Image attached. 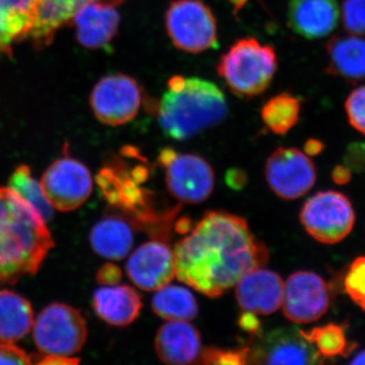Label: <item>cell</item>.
<instances>
[{
    "instance_id": "cell-19",
    "label": "cell",
    "mask_w": 365,
    "mask_h": 365,
    "mask_svg": "<svg viewBox=\"0 0 365 365\" xmlns=\"http://www.w3.org/2000/svg\"><path fill=\"white\" fill-rule=\"evenodd\" d=\"M93 307L98 318L111 326L130 325L143 309L141 297L127 285H113L96 290Z\"/></svg>"
},
{
    "instance_id": "cell-43",
    "label": "cell",
    "mask_w": 365,
    "mask_h": 365,
    "mask_svg": "<svg viewBox=\"0 0 365 365\" xmlns=\"http://www.w3.org/2000/svg\"><path fill=\"white\" fill-rule=\"evenodd\" d=\"M190 227H191V222H190V220H186V218H182L177 225V230L180 234H187Z\"/></svg>"
},
{
    "instance_id": "cell-40",
    "label": "cell",
    "mask_w": 365,
    "mask_h": 365,
    "mask_svg": "<svg viewBox=\"0 0 365 365\" xmlns=\"http://www.w3.org/2000/svg\"><path fill=\"white\" fill-rule=\"evenodd\" d=\"M323 150L324 144L321 141L317 140V139H311V140L307 141L306 145H304L306 155H319Z\"/></svg>"
},
{
    "instance_id": "cell-22",
    "label": "cell",
    "mask_w": 365,
    "mask_h": 365,
    "mask_svg": "<svg viewBox=\"0 0 365 365\" xmlns=\"http://www.w3.org/2000/svg\"><path fill=\"white\" fill-rule=\"evenodd\" d=\"M37 4L38 0H0V57L11 55L14 43L28 38Z\"/></svg>"
},
{
    "instance_id": "cell-5",
    "label": "cell",
    "mask_w": 365,
    "mask_h": 365,
    "mask_svg": "<svg viewBox=\"0 0 365 365\" xmlns=\"http://www.w3.org/2000/svg\"><path fill=\"white\" fill-rule=\"evenodd\" d=\"M33 337L42 354L71 357L85 346L88 327L78 309L54 302L34 319Z\"/></svg>"
},
{
    "instance_id": "cell-42",
    "label": "cell",
    "mask_w": 365,
    "mask_h": 365,
    "mask_svg": "<svg viewBox=\"0 0 365 365\" xmlns=\"http://www.w3.org/2000/svg\"><path fill=\"white\" fill-rule=\"evenodd\" d=\"M79 4H86V2H98V4H109V6H118L124 1V0H76Z\"/></svg>"
},
{
    "instance_id": "cell-39",
    "label": "cell",
    "mask_w": 365,
    "mask_h": 365,
    "mask_svg": "<svg viewBox=\"0 0 365 365\" xmlns=\"http://www.w3.org/2000/svg\"><path fill=\"white\" fill-rule=\"evenodd\" d=\"M352 170L347 165H337L332 172L333 181L338 185H345L350 182Z\"/></svg>"
},
{
    "instance_id": "cell-20",
    "label": "cell",
    "mask_w": 365,
    "mask_h": 365,
    "mask_svg": "<svg viewBox=\"0 0 365 365\" xmlns=\"http://www.w3.org/2000/svg\"><path fill=\"white\" fill-rule=\"evenodd\" d=\"M327 71L347 81L365 78V38L364 36L338 35L327 45Z\"/></svg>"
},
{
    "instance_id": "cell-15",
    "label": "cell",
    "mask_w": 365,
    "mask_h": 365,
    "mask_svg": "<svg viewBox=\"0 0 365 365\" xmlns=\"http://www.w3.org/2000/svg\"><path fill=\"white\" fill-rule=\"evenodd\" d=\"M235 285V297L244 311L267 316L282 306L284 282L279 274L273 271L253 269Z\"/></svg>"
},
{
    "instance_id": "cell-11",
    "label": "cell",
    "mask_w": 365,
    "mask_h": 365,
    "mask_svg": "<svg viewBox=\"0 0 365 365\" xmlns=\"http://www.w3.org/2000/svg\"><path fill=\"white\" fill-rule=\"evenodd\" d=\"M283 312L289 321L299 324L318 321L330 307L326 281L311 271H297L284 283Z\"/></svg>"
},
{
    "instance_id": "cell-36",
    "label": "cell",
    "mask_w": 365,
    "mask_h": 365,
    "mask_svg": "<svg viewBox=\"0 0 365 365\" xmlns=\"http://www.w3.org/2000/svg\"><path fill=\"white\" fill-rule=\"evenodd\" d=\"M32 359V364H45V365H67V364H76L81 360L78 359H72V357L61 356V355L55 354H42L40 355H31Z\"/></svg>"
},
{
    "instance_id": "cell-12",
    "label": "cell",
    "mask_w": 365,
    "mask_h": 365,
    "mask_svg": "<svg viewBox=\"0 0 365 365\" xmlns=\"http://www.w3.org/2000/svg\"><path fill=\"white\" fill-rule=\"evenodd\" d=\"M165 169L168 191L180 202L199 204L212 193L215 172L203 158L192 153H177Z\"/></svg>"
},
{
    "instance_id": "cell-17",
    "label": "cell",
    "mask_w": 365,
    "mask_h": 365,
    "mask_svg": "<svg viewBox=\"0 0 365 365\" xmlns=\"http://www.w3.org/2000/svg\"><path fill=\"white\" fill-rule=\"evenodd\" d=\"M337 0H290L288 24L306 39H322L337 28L339 21Z\"/></svg>"
},
{
    "instance_id": "cell-7",
    "label": "cell",
    "mask_w": 365,
    "mask_h": 365,
    "mask_svg": "<svg viewBox=\"0 0 365 365\" xmlns=\"http://www.w3.org/2000/svg\"><path fill=\"white\" fill-rule=\"evenodd\" d=\"M300 222L316 241L337 244L354 227L355 212L351 201L337 191H322L311 197L300 211Z\"/></svg>"
},
{
    "instance_id": "cell-8",
    "label": "cell",
    "mask_w": 365,
    "mask_h": 365,
    "mask_svg": "<svg viewBox=\"0 0 365 365\" xmlns=\"http://www.w3.org/2000/svg\"><path fill=\"white\" fill-rule=\"evenodd\" d=\"M40 184L48 202L61 212L81 207L93 189L91 170L85 163L69 155L53 162L43 174Z\"/></svg>"
},
{
    "instance_id": "cell-25",
    "label": "cell",
    "mask_w": 365,
    "mask_h": 365,
    "mask_svg": "<svg viewBox=\"0 0 365 365\" xmlns=\"http://www.w3.org/2000/svg\"><path fill=\"white\" fill-rule=\"evenodd\" d=\"M151 307L153 313L167 321H191L199 311L195 297L189 289L170 283L157 290Z\"/></svg>"
},
{
    "instance_id": "cell-31",
    "label": "cell",
    "mask_w": 365,
    "mask_h": 365,
    "mask_svg": "<svg viewBox=\"0 0 365 365\" xmlns=\"http://www.w3.org/2000/svg\"><path fill=\"white\" fill-rule=\"evenodd\" d=\"M342 23L348 33L365 36V0H344Z\"/></svg>"
},
{
    "instance_id": "cell-35",
    "label": "cell",
    "mask_w": 365,
    "mask_h": 365,
    "mask_svg": "<svg viewBox=\"0 0 365 365\" xmlns=\"http://www.w3.org/2000/svg\"><path fill=\"white\" fill-rule=\"evenodd\" d=\"M122 279V270L113 263H107L98 269L97 281L105 287L119 284Z\"/></svg>"
},
{
    "instance_id": "cell-32",
    "label": "cell",
    "mask_w": 365,
    "mask_h": 365,
    "mask_svg": "<svg viewBox=\"0 0 365 365\" xmlns=\"http://www.w3.org/2000/svg\"><path fill=\"white\" fill-rule=\"evenodd\" d=\"M345 111L349 124L365 135V86L350 93L345 102Z\"/></svg>"
},
{
    "instance_id": "cell-41",
    "label": "cell",
    "mask_w": 365,
    "mask_h": 365,
    "mask_svg": "<svg viewBox=\"0 0 365 365\" xmlns=\"http://www.w3.org/2000/svg\"><path fill=\"white\" fill-rule=\"evenodd\" d=\"M177 153V151L173 150V148H165V150L160 151V155H158V163L165 168L174 160Z\"/></svg>"
},
{
    "instance_id": "cell-29",
    "label": "cell",
    "mask_w": 365,
    "mask_h": 365,
    "mask_svg": "<svg viewBox=\"0 0 365 365\" xmlns=\"http://www.w3.org/2000/svg\"><path fill=\"white\" fill-rule=\"evenodd\" d=\"M346 294L365 312V256L352 262L344 278Z\"/></svg>"
},
{
    "instance_id": "cell-38",
    "label": "cell",
    "mask_w": 365,
    "mask_h": 365,
    "mask_svg": "<svg viewBox=\"0 0 365 365\" xmlns=\"http://www.w3.org/2000/svg\"><path fill=\"white\" fill-rule=\"evenodd\" d=\"M247 182V176L241 170H232L227 174V184L234 189H241Z\"/></svg>"
},
{
    "instance_id": "cell-33",
    "label": "cell",
    "mask_w": 365,
    "mask_h": 365,
    "mask_svg": "<svg viewBox=\"0 0 365 365\" xmlns=\"http://www.w3.org/2000/svg\"><path fill=\"white\" fill-rule=\"evenodd\" d=\"M0 364H32V359L14 343L0 342Z\"/></svg>"
},
{
    "instance_id": "cell-16",
    "label": "cell",
    "mask_w": 365,
    "mask_h": 365,
    "mask_svg": "<svg viewBox=\"0 0 365 365\" xmlns=\"http://www.w3.org/2000/svg\"><path fill=\"white\" fill-rule=\"evenodd\" d=\"M71 23L79 44L86 49H104L117 36L120 14L116 6L86 2L78 7Z\"/></svg>"
},
{
    "instance_id": "cell-10",
    "label": "cell",
    "mask_w": 365,
    "mask_h": 365,
    "mask_svg": "<svg viewBox=\"0 0 365 365\" xmlns=\"http://www.w3.org/2000/svg\"><path fill=\"white\" fill-rule=\"evenodd\" d=\"M265 177L276 195L294 200L313 188L317 170L306 153L297 148H280L268 158Z\"/></svg>"
},
{
    "instance_id": "cell-28",
    "label": "cell",
    "mask_w": 365,
    "mask_h": 365,
    "mask_svg": "<svg viewBox=\"0 0 365 365\" xmlns=\"http://www.w3.org/2000/svg\"><path fill=\"white\" fill-rule=\"evenodd\" d=\"M9 188L13 189L26 202L37 209L46 222L51 220L54 209L46 199L40 182L32 176L30 167L26 165H19L9 177Z\"/></svg>"
},
{
    "instance_id": "cell-27",
    "label": "cell",
    "mask_w": 365,
    "mask_h": 365,
    "mask_svg": "<svg viewBox=\"0 0 365 365\" xmlns=\"http://www.w3.org/2000/svg\"><path fill=\"white\" fill-rule=\"evenodd\" d=\"M300 335L316 348L323 359L347 356L353 351L354 343L348 341L344 327L337 324L316 327L309 331H299Z\"/></svg>"
},
{
    "instance_id": "cell-23",
    "label": "cell",
    "mask_w": 365,
    "mask_h": 365,
    "mask_svg": "<svg viewBox=\"0 0 365 365\" xmlns=\"http://www.w3.org/2000/svg\"><path fill=\"white\" fill-rule=\"evenodd\" d=\"M134 237L130 225L122 218L109 216L96 223L90 232L91 248L103 258L119 261L129 254Z\"/></svg>"
},
{
    "instance_id": "cell-3",
    "label": "cell",
    "mask_w": 365,
    "mask_h": 365,
    "mask_svg": "<svg viewBox=\"0 0 365 365\" xmlns=\"http://www.w3.org/2000/svg\"><path fill=\"white\" fill-rule=\"evenodd\" d=\"M157 113L165 135L186 140L222 123L227 115V103L211 81L175 76L158 104Z\"/></svg>"
},
{
    "instance_id": "cell-14",
    "label": "cell",
    "mask_w": 365,
    "mask_h": 365,
    "mask_svg": "<svg viewBox=\"0 0 365 365\" xmlns=\"http://www.w3.org/2000/svg\"><path fill=\"white\" fill-rule=\"evenodd\" d=\"M321 355L294 330L273 331L250 348L249 362L263 364H314Z\"/></svg>"
},
{
    "instance_id": "cell-44",
    "label": "cell",
    "mask_w": 365,
    "mask_h": 365,
    "mask_svg": "<svg viewBox=\"0 0 365 365\" xmlns=\"http://www.w3.org/2000/svg\"><path fill=\"white\" fill-rule=\"evenodd\" d=\"M350 364H365V350L357 353L354 359L350 361Z\"/></svg>"
},
{
    "instance_id": "cell-1",
    "label": "cell",
    "mask_w": 365,
    "mask_h": 365,
    "mask_svg": "<svg viewBox=\"0 0 365 365\" xmlns=\"http://www.w3.org/2000/svg\"><path fill=\"white\" fill-rule=\"evenodd\" d=\"M174 252L178 279L209 297H222L269 258L246 220L222 211L206 213Z\"/></svg>"
},
{
    "instance_id": "cell-26",
    "label": "cell",
    "mask_w": 365,
    "mask_h": 365,
    "mask_svg": "<svg viewBox=\"0 0 365 365\" xmlns=\"http://www.w3.org/2000/svg\"><path fill=\"white\" fill-rule=\"evenodd\" d=\"M302 112L300 98L283 93L273 97L264 105L261 117L269 130L284 135L299 123Z\"/></svg>"
},
{
    "instance_id": "cell-30",
    "label": "cell",
    "mask_w": 365,
    "mask_h": 365,
    "mask_svg": "<svg viewBox=\"0 0 365 365\" xmlns=\"http://www.w3.org/2000/svg\"><path fill=\"white\" fill-rule=\"evenodd\" d=\"M250 347L240 349H218L206 348L201 351L199 362L204 364H249Z\"/></svg>"
},
{
    "instance_id": "cell-21",
    "label": "cell",
    "mask_w": 365,
    "mask_h": 365,
    "mask_svg": "<svg viewBox=\"0 0 365 365\" xmlns=\"http://www.w3.org/2000/svg\"><path fill=\"white\" fill-rule=\"evenodd\" d=\"M81 4L76 0H38L35 21L28 38L36 49H44L62 26L72 21Z\"/></svg>"
},
{
    "instance_id": "cell-34",
    "label": "cell",
    "mask_w": 365,
    "mask_h": 365,
    "mask_svg": "<svg viewBox=\"0 0 365 365\" xmlns=\"http://www.w3.org/2000/svg\"><path fill=\"white\" fill-rule=\"evenodd\" d=\"M345 163L355 172L365 170V143H356L349 145L345 155Z\"/></svg>"
},
{
    "instance_id": "cell-6",
    "label": "cell",
    "mask_w": 365,
    "mask_h": 365,
    "mask_svg": "<svg viewBox=\"0 0 365 365\" xmlns=\"http://www.w3.org/2000/svg\"><path fill=\"white\" fill-rule=\"evenodd\" d=\"M165 29L173 44L188 53L216 48L217 25L210 7L201 0H175L165 13Z\"/></svg>"
},
{
    "instance_id": "cell-4",
    "label": "cell",
    "mask_w": 365,
    "mask_h": 365,
    "mask_svg": "<svg viewBox=\"0 0 365 365\" xmlns=\"http://www.w3.org/2000/svg\"><path fill=\"white\" fill-rule=\"evenodd\" d=\"M277 66L273 47L262 44L255 38H244L222 55L217 71L235 96L249 98L268 88Z\"/></svg>"
},
{
    "instance_id": "cell-24",
    "label": "cell",
    "mask_w": 365,
    "mask_h": 365,
    "mask_svg": "<svg viewBox=\"0 0 365 365\" xmlns=\"http://www.w3.org/2000/svg\"><path fill=\"white\" fill-rule=\"evenodd\" d=\"M30 302L21 295L0 292V342L16 343L28 335L34 325Z\"/></svg>"
},
{
    "instance_id": "cell-9",
    "label": "cell",
    "mask_w": 365,
    "mask_h": 365,
    "mask_svg": "<svg viewBox=\"0 0 365 365\" xmlns=\"http://www.w3.org/2000/svg\"><path fill=\"white\" fill-rule=\"evenodd\" d=\"M143 100V90L136 79L116 73L98 81L90 102L98 121L109 126H121L137 116Z\"/></svg>"
},
{
    "instance_id": "cell-13",
    "label": "cell",
    "mask_w": 365,
    "mask_h": 365,
    "mask_svg": "<svg viewBox=\"0 0 365 365\" xmlns=\"http://www.w3.org/2000/svg\"><path fill=\"white\" fill-rule=\"evenodd\" d=\"M126 271L137 287L146 292H157L176 276L174 250L165 242H145L131 255Z\"/></svg>"
},
{
    "instance_id": "cell-37",
    "label": "cell",
    "mask_w": 365,
    "mask_h": 365,
    "mask_svg": "<svg viewBox=\"0 0 365 365\" xmlns=\"http://www.w3.org/2000/svg\"><path fill=\"white\" fill-rule=\"evenodd\" d=\"M239 325L247 333L256 335L260 332V321L255 316V314L250 313V312L245 311V313L242 314L239 319Z\"/></svg>"
},
{
    "instance_id": "cell-45",
    "label": "cell",
    "mask_w": 365,
    "mask_h": 365,
    "mask_svg": "<svg viewBox=\"0 0 365 365\" xmlns=\"http://www.w3.org/2000/svg\"><path fill=\"white\" fill-rule=\"evenodd\" d=\"M247 1L248 0H230V4L235 7V13H237L247 4Z\"/></svg>"
},
{
    "instance_id": "cell-2",
    "label": "cell",
    "mask_w": 365,
    "mask_h": 365,
    "mask_svg": "<svg viewBox=\"0 0 365 365\" xmlns=\"http://www.w3.org/2000/svg\"><path fill=\"white\" fill-rule=\"evenodd\" d=\"M54 246L37 209L13 189L0 187V283L35 275Z\"/></svg>"
},
{
    "instance_id": "cell-18",
    "label": "cell",
    "mask_w": 365,
    "mask_h": 365,
    "mask_svg": "<svg viewBox=\"0 0 365 365\" xmlns=\"http://www.w3.org/2000/svg\"><path fill=\"white\" fill-rule=\"evenodd\" d=\"M155 347L160 361L173 365L194 364L202 351L200 333L189 321H169L160 327Z\"/></svg>"
}]
</instances>
